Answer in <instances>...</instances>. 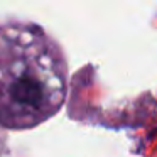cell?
<instances>
[{"label":"cell","instance_id":"obj_1","mask_svg":"<svg viewBox=\"0 0 157 157\" xmlns=\"http://www.w3.org/2000/svg\"><path fill=\"white\" fill-rule=\"evenodd\" d=\"M68 64L56 41L29 22L0 24V128L31 130L61 110Z\"/></svg>","mask_w":157,"mask_h":157},{"label":"cell","instance_id":"obj_2","mask_svg":"<svg viewBox=\"0 0 157 157\" xmlns=\"http://www.w3.org/2000/svg\"><path fill=\"white\" fill-rule=\"evenodd\" d=\"M4 154H5V137L0 130V157H4Z\"/></svg>","mask_w":157,"mask_h":157}]
</instances>
